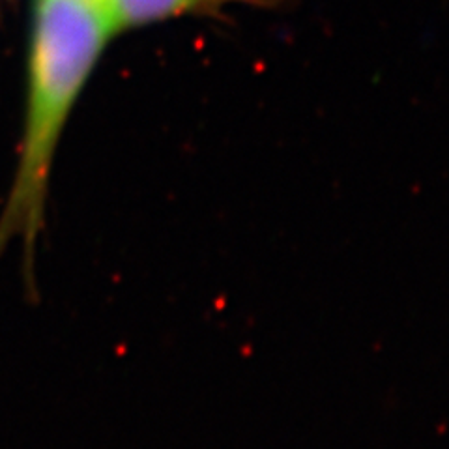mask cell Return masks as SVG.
Here are the masks:
<instances>
[{
    "mask_svg": "<svg viewBox=\"0 0 449 449\" xmlns=\"http://www.w3.org/2000/svg\"><path fill=\"white\" fill-rule=\"evenodd\" d=\"M113 36L105 0H34L23 137L15 174L0 208V258L19 241L30 300H38L36 255L47 223L56 148Z\"/></svg>",
    "mask_w": 449,
    "mask_h": 449,
    "instance_id": "cell-1",
    "label": "cell"
},
{
    "mask_svg": "<svg viewBox=\"0 0 449 449\" xmlns=\"http://www.w3.org/2000/svg\"><path fill=\"white\" fill-rule=\"evenodd\" d=\"M275 2L279 0H105V6L116 36L124 30H133L174 17L219 13L224 6L230 4L272 6Z\"/></svg>",
    "mask_w": 449,
    "mask_h": 449,
    "instance_id": "cell-2",
    "label": "cell"
}]
</instances>
